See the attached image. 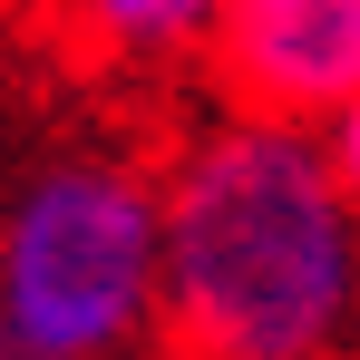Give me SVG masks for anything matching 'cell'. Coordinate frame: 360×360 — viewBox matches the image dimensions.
I'll return each mask as SVG.
<instances>
[{"mask_svg":"<svg viewBox=\"0 0 360 360\" xmlns=\"http://www.w3.org/2000/svg\"><path fill=\"white\" fill-rule=\"evenodd\" d=\"M166 351L360 360V195L311 117L234 108L166 166Z\"/></svg>","mask_w":360,"mask_h":360,"instance_id":"6da1fadb","label":"cell"},{"mask_svg":"<svg viewBox=\"0 0 360 360\" xmlns=\"http://www.w3.org/2000/svg\"><path fill=\"white\" fill-rule=\"evenodd\" d=\"M0 321L49 360H127L166 321V176L49 156L0 214Z\"/></svg>","mask_w":360,"mask_h":360,"instance_id":"7a4b0ae2","label":"cell"},{"mask_svg":"<svg viewBox=\"0 0 360 360\" xmlns=\"http://www.w3.org/2000/svg\"><path fill=\"white\" fill-rule=\"evenodd\" d=\"M205 59L234 108L331 127L360 98V0H224Z\"/></svg>","mask_w":360,"mask_h":360,"instance_id":"3957f363","label":"cell"},{"mask_svg":"<svg viewBox=\"0 0 360 360\" xmlns=\"http://www.w3.org/2000/svg\"><path fill=\"white\" fill-rule=\"evenodd\" d=\"M224 0H68V30L108 59H185L214 49Z\"/></svg>","mask_w":360,"mask_h":360,"instance_id":"277c9868","label":"cell"},{"mask_svg":"<svg viewBox=\"0 0 360 360\" xmlns=\"http://www.w3.org/2000/svg\"><path fill=\"white\" fill-rule=\"evenodd\" d=\"M321 136H331V166H341V185L360 195V98H351V108H341L331 127H321Z\"/></svg>","mask_w":360,"mask_h":360,"instance_id":"5b68a950","label":"cell"},{"mask_svg":"<svg viewBox=\"0 0 360 360\" xmlns=\"http://www.w3.org/2000/svg\"><path fill=\"white\" fill-rule=\"evenodd\" d=\"M0 360H49V351H30V341H20V331L0 321Z\"/></svg>","mask_w":360,"mask_h":360,"instance_id":"8992f818","label":"cell"}]
</instances>
